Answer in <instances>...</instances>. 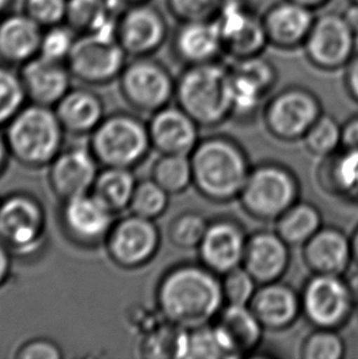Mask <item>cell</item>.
<instances>
[{
    "instance_id": "cell-32",
    "label": "cell",
    "mask_w": 358,
    "mask_h": 359,
    "mask_svg": "<svg viewBox=\"0 0 358 359\" xmlns=\"http://www.w3.org/2000/svg\"><path fill=\"white\" fill-rule=\"evenodd\" d=\"M136 183L133 170L105 167L97 175L91 193L118 215L129 210Z\"/></svg>"
},
{
    "instance_id": "cell-57",
    "label": "cell",
    "mask_w": 358,
    "mask_h": 359,
    "mask_svg": "<svg viewBox=\"0 0 358 359\" xmlns=\"http://www.w3.org/2000/svg\"><path fill=\"white\" fill-rule=\"evenodd\" d=\"M357 306H358V304H357Z\"/></svg>"
},
{
    "instance_id": "cell-34",
    "label": "cell",
    "mask_w": 358,
    "mask_h": 359,
    "mask_svg": "<svg viewBox=\"0 0 358 359\" xmlns=\"http://www.w3.org/2000/svg\"><path fill=\"white\" fill-rule=\"evenodd\" d=\"M152 180L170 195H179L193 185V170L188 155H161L152 167Z\"/></svg>"
},
{
    "instance_id": "cell-41",
    "label": "cell",
    "mask_w": 358,
    "mask_h": 359,
    "mask_svg": "<svg viewBox=\"0 0 358 359\" xmlns=\"http://www.w3.org/2000/svg\"><path fill=\"white\" fill-rule=\"evenodd\" d=\"M226 304L249 306L258 290V282L243 266L236 267L221 276Z\"/></svg>"
},
{
    "instance_id": "cell-9",
    "label": "cell",
    "mask_w": 358,
    "mask_h": 359,
    "mask_svg": "<svg viewBox=\"0 0 358 359\" xmlns=\"http://www.w3.org/2000/svg\"><path fill=\"white\" fill-rule=\"evenodd\" d=\"M126 55L117 37L81 34L75 39L65 64L80 83L103 86L119 79Z\"/></svg>"
},
{
    "instance_id": "cell-11",
    "label": "cell",
    "mask_w": 358,
    "mask_h": 359,
    "mask_svg": "<svg viewBox=\"0 0 358 359\" xmlns=\"http://www.w3.org/2000/svg\"><path fill=\"white\" fill-rule=\"evenodd\" d=\"M161 245L155 221L131 214L118 219L105 242L111 262L121 269L135 270L154 260Z\"/></svg>"
},
{
    "instance_id": "cell-48",
    "label": "cell",
    "mask_w": 358,
    "mask_h": 359,
    "mask_svg": "<svg viewBox=\"0 0 358 359\" xmlns=\"http://www.w3.org/2000/svg\"><path fill=\"white\" fill-rule=\"evenodd\" d=\"M346 67H347L346 78H345L346 88L350 96L358 102V54L352 57Z\"/></svg>"
},
{
    "instance_id": "cell-24",
    "label": "cell",
    "mask_w": 358,
    "mask_h": 359,
    "mask_svg": "<svg viewBox=\"0 0 358 359\" xmlns=\"http://www.w3.org/2000/svg\"><path fill=\"white\" fill-rule=\"evenodd\" d=\"M249 306L265 330H287L302 314L300 293L281 281L259 285Z\"/></svg>"
},
{
    "instance_id": "cell-13",
    "label": "cell",
    "mask_w": 358,
    "mask_h": 359,
    "mask_svg": "<svg viewBox=\"0 0 358 359\" xmlns=\"http://www.w3.org/2000/svg\"><path fill=\"white\" fill-rule=\"evenodd\" d=\"M59 216L67 238L81 248L106 242L116 222V214L92 193L62 201Z\"/></svg>"
},
{
    "instance_id": "cell-23",
    "label": "cell",
    "mask_w": 358,
    "mask_h": 359,
    "mask_svg": "<svg viewBox=\"0 0 358 359\" xmlns=\"http://www.w3.org/2000/svg\"><path fill=\"white\" fill-rule=\"evenodd\" d=\"M302 248L305 265L313 273L344 276L354 262L351 237L336 227H321Z\"/></svg>"
},
{
    "instance_id": "cell-47",
    "label": "cell",
    "mask_w": 358,
    "mask_h": 359,
    "mask_svg": "<svg viewBox=\"0 0 358 359\" xmlns=\"http://www.w3.org/2000/svg\"><path fill=\"white\" fill-rule=\"evenodd\" d=\"M341 149L358 151V116L350 118L343 126Z\"/></svg>"
},
{
    "instance_id": "cell-25",
    "label": "cell",
    "mask_w": 358,
    "mask_h": 359,
    "mask_svg": "<svg viewBox=\"0 0 358 359\" xmlns=\"http://www.w3.org/2000/svg\"><path fill=\"white\" fill-rule=\"evenodd\" d=\"M314 20L313 10L287 0L272 6L263 22L269 43L279 48L291 49L305 43Z\"/></svg>"
},
{
    "instance_id": "cell-39",
    "label": "cell",
    "mask_w": 358,
    "mask_h": 359,
    "mask_svg": "<svg viewBox=\"0 0 358 359\" xmlns=\"http://www.w3.org/2000/svg\"><path fill=\"white\" fill-rule=\"evenodd\" d=\"M26 100L27 96L20 75L0 65V128L9 124L26 106Z\"/></svg>"
},
{
    "instance_id": "cell-33",
    "label": "cell",
    "mask_w": 358,
    "mask_h": 359,
    "mask_svg": "<svg viewBox=\"0 0 358 359\" xmlns=\"http://www.w3.org/2000/svg\"><path fill=\"white\" fill-rule=\"evenodd\" d=\"M188 329L162 321L146 334L141 345V355L151 358H187Z\"/></svg>"
},
{
    "instance_id": "cell-31",
    "label": "cell",
    "mask_w": 358,
    "mask_h": 359,
    "mask_svg": "<svg viewBox=\"0 0 358 359\" xmlns=\"http://www.w3.org/2000/svg\"><path fill=\"white\" fill-rule=\"evenodd\" d=\"M319 209L298 200L275 221V231L290 247H303L321 227Z\"/></svg>"
},
{
    "instance_id": "cell-27",
    "label": "cell",
    "mask_w": 358,
    "mask_h": 359,
    "mask_svg": "<svg viewBox=\"0 0 358 359\" xmlns=\"http://www.w3.org/2000/svg\"><path fill=\"white\" fill-rule=\"evenodd\" d=\"M54 111L65 133L77 136L91 135L106 117L102 98L88 88H70Z\"/></svg>"
},
{
    "instance_id": "cell-17",
    "label": "cell",
    "mask_w": 358,
    "mask_h": 359,
    "mask_svg": "<svg viewBox=\"0 0 358 359\" xmlns=\"http://www.w3.org/2000/svg\"><path fill=\"white\" fill-rule=\"evenodd\" d=\"M247 241L246 231L236 219H213L197 248L200 262L223 276L242 266Z\"/></svg>"
},
{
    "instance_id": "cell-7",
    "label": "cell",
    "mask_w": 358,
    "mask_h": 359,
    "mask_svg": "<svg viewBox=\"0 0 358 359\" xmlns=\"http://www.w3.org/2000/svg\"><path fill=\"white\" fill-rule=\"evenodd\" d=\"M47 215L42 203L29 193H13L0 201V242L13 255L32 257L42 248Z\"/></svg>"
},
{
    "instance_id": "cell-21",
    "label": "cell",
    "mask_w": 358,
    "mask_h": 359,
    "mask_svg": "<svg viewBox=\"0 0 358 359\" xmlns=\"http://www.w3.org/2000/svg\"><path fill=\"white\" fill-rule=\"evenodd\" d=\"M290 262V245L276 231H258L248 236L242 266L258 285L281 281Z\"/></svg>"
},
{
    "instance_id": "cell-6",
    "label": "cell",
    "mask_w": 358,
    "mask_h": 359,
    "mask_svg": "<svg viewBox=\"0 0 358 359\" xmlns=\"http://www.w3.org/2000/svg\"><path fill=\"white\" fill-rule=\"evenodd\" d=\"M300 183L285 165L262 163L253 167L239 203L246 214L263 222H275L300 200Z\"/></svg>"
},
{
    "instance_id": "cell-40",
    "label": "cell",
    "mask_w": 358,
    "mask_h": 359,
    "mask_svg": "<svg viewBox=\"0 0 358 359\" xmlns=\"http://www.w3.org/2000/svg\"><path fill=\"white\" fill-rule=\"evenodd\" d=\"M346 352L343 337L338 330L331 329H315L305 339L300 357L303 359H341Z\"/></svg>"
},
{
    "instance_id": "cell-22",
    "label": "cell",
    "mask_w": 358,
    "mask_h": 359,
    "mask_svg": "<svg viewBox=\"0 0 358 359\" xmlns=\"http://www.w3.org/2000/svg\"><path fill=\"white\" fill-rule=\"evenodd\" d=\"M20 78L29 102L54 108L69 93L73 76L68 65L37 55L22 65Z\"/></svg>"
},
{
    "instance_id": "cell-30",
    "label": "cell",
    "mask_w": 358,
    "mask_h": 359,
    "mask_svg": "<svg viewBox=\"0 0 358 359\" xmlns=\"http://www.w3.org/2000/svg\"><path fill=\"white\" fill-rule=\"evenodd\" d=\"M324 160L320 185L330 194L358 201V151L340 149Z\"/></svg>"
},
{
    "instance_id": "cell-14",
    "label": "cell",
    "mask_w": 358,
    "mask_h": 359,
    "mask_svg": "<svg viewBox=\"0 0 358 359\" xmlns=\"http://www.w3.org/2000/svg\"><path fill=\"white\" fill-rule=\"evenodd\" d=\"M356 34L343 15L329 13L314 20L305 39L310 63L323 70H336L350 63L354 53Z\"/></svg>"
},
{
    "instance_id": "cell-12",
    "label": "cell",
    "mask_w": 358,
    "mask_h": 359,
    "mask_svg": "<svg viewBox=\"0 0 358 359\" xmlns=\"http://www.w3.org/2000/svg\"><path fill=\"white\" fill-rule=\"evenodd\" d=\"M321 114V104L314 93L305 88H287L267 103L264 121L271 135L292 142L303 140Z\"/></svg>"
},
{
    "instance_id": "cell-44",
    "label": "cell",
    "mask_w": 358,
    "mask_h": 359,
    "mask_svg": "<svg viewBox=\"0 0 358 359\" xmlns=\"http://www.w3.org/2000/svg\"><path fill=\"white\" fill-rule=\"evenodd\" d=\"M225 358L211 324L189 330L188 350L185 359Z\"/></svg>"
},
{
    "instance_id": "cell-8",
    "label": "cell",
    "mask_w": 358,
    "mask_h": 359,
    "mask_svg": "<svg viewBox=\"0 0 358 359\" xmlns=\"http://www.w3.org/2000/svg\"><path fill=\"white\" fill-rule=\"evenodd\" d=\"M300 296L302 316L315 329L339 330L349 323L356 306L344 276L313 273Z\"/></svg>"
},
{
    "instance_id": "cell-15",
    "label": "cell",
    "mask_w": 358,
    "mask_h": 359,
    "mask_svg": "<svg viewBox=\"0 0 358 359\" xmlns=\"http://www.w3.org/2000/svg\"><path fill=\"white\" fill-rule=\"evenodd\" d=\"M215 20L223 36V52L237 60L258 57L270 44L263 19L238 0H225Z\"/></svg>"
},
{
    "instance_id": "cell-16",
    "label": "cell",
    "mask_w": 358,
    "mask_h": 359,
    "mask_svg": "<svg viewBox=\"0 0 358 359\" xmlns=\"http://www.w3.org/2000/svg\"><path fill=\"white\" fill-rule=\"evenodd\" d=\"M98 161L90 146L63 149L48 165V184L60 201L91 193L96 182Z\"/></svg>"
},
{
    "instance_id": "cell-18",
    "label": "cell",
    "mask_w": 358,
    "mask_h": 359,
    "mask_svg": "<svg viewBox=\"0 0 358 359\" xmlns=\"http://www.w3.org/2000/svg\"><path fill=\"white\" fill-rule=\"evenodd\" d=\"M167 37L164 16L146 4L126 8L117 24V39L128 55L146 58L162 47Z\"/></svg>"
},
{
    "instance_id": "cell-5",
    "label": "cell",
    "mask_w": 358,
    "mask_h": 359,
    "mask_svg": "<svg viewBox=\"0 0 358 359\" xmlns=\"http://www.w3.org/2000/svg\"><path fill=\"white\" fill-rule=\"evenodd\" d=\"M90 137V149L100 165L133 170L150 154L149 126L131 113L105 117Z\"/></svg>"
},
{
    "instance_id": "cell-43",
    "label": "cell",
    "mask_w": 358,
    "mask_h": 359,
    "mask_svg": "<svg viewBox=\"0 0 358 359\" xmlns=\"http://www.w3.org/2000/svg\"><path fill=\"white\" fill-rule=\"evenodd\" d=\"M73 34L74 31L69 26L57 25L49 27L42 36L39 55L53 62L67 63L75 43Z\"/></svg>"
},
{
    "instance_id": "cell-10",
    "label": "cell",
    "mask_w": 358,
    "mask_h": 359,
    "mask_svg": "<svg viewBox=\"0 0 358 359\" xmlns=\"http://www.w3.org/2000/svg\"><path fill=\"white\" fill-rule=\"evenodd\" d=\"M119 90L135 112L154 114L170 104L175 83L162 64L146 57L126 64L119 76Z\"/></svg>"
},
{
    "instance_id": "cell-4",
    "label": "cell",
    "mask_w": 358,
    "mask_h": 359,
    "mask_svg": "<svg viewBox=\"0 0 358 359\" xmlns=\"http://www.w3.org/2000/svg\"><path fill=\"white\" fill-rule=\"evenodd\" d=\"M65 134L54 108L29 103L5 126L4 136L18 163L39 170L48 167L63 150Z\"/></svg>"
},
{
    "instance_id": "cell-50",
    "label": "cell",
    "mask_w": 358,
    "mask_h": 359,
    "mask_svg": "<svg viewBox=\"0 0 358 359\" xmlns=\"http://www.w3.org/2000/svg\"><path fill=\"white\" fill-rule=\"evenodd\" d=\"M345 21L347 22L350 29L354 31V34L358 36V3H352L347 9L345 10Z\"/></svg>"
},
{
    "instance_id": "cell-36",
    "label": "cell",
    "mask_w": 358,
    "mask_h": 359,
    "mask_svg": "<svg viewBox=\"0 0 358 359\" xmlns=\"http://www.w3.org/2000/svg\"><path fill=\"white\" fill-rule=\"evenodd\" d=\"M303 141L312 155L323 158L329 157L343 146V126L334 117L323 113L310 126Z\"/></svg>"
},
{
    "instance_id": "cell-42",
    "label": "cell",
    "mask_w": 358,
    "mask_h": 359,
    "mask_svg": "<svg viewBox=\"0 0 358 359\" xmlns=\"http://www.w3.org/2000/svg\"><path fill=\"white\" fill-rule=\"evenodd\" d=\"M223 3L225 0H167L171 13L182 22L215 20Z\"/></svg>"
},
{
    "instance_id": "cell-29",
    "label": "cell",
    "mask_w": 358,
    "mask_h": 359,
    "mask_svg": "<svg viewBox=\"0 0 358 359\" xmlns=\"http://www.w3.org/2000/svg\"><path fill=\"white\" fill-rule=\"evenodd\" d=\"M114 13L108 0H68L65 22L80 34L117 37Z\"/></svg>"
},
{
    "instance_id": "cell-54",
    "label": "cell",
    "mask_w": 358,
    "mask_h": 359,
    "mask_svg": "<svg viewBox=\"0 0 358 359\" xmlns=\"http://www.w3.org/2000/svg\"><path fill=\"white\" fill-rule=\"evenodd\" d=\"M351 244H352V257H354V262L358 266V226L354 229V233L351 236Z\"/></svg>"
},
{
    "instance_id": "cell-49",
    "label": "cell",
    "mask_w": 358,
    "mask_h": 359,
    "mask_svg": "<svg viewBox=\"0 0 358 359\" xmlns=\"http://www.w3.org/2000/svg\"><path fill=\"white\" fill-rule=\"evenodd\" d=\"M13 269V252L0 242V288L9 281Z\"/></svg>"
},
{
    "instance_id": "cell-55",
    "label": "cell",
    "mask_w": 358,
    "mask_h": 359,
    "mask_svg": "<svg viewBox=\"0 0 358 359\" xmlns=\"http://www.w3.org/2000/svg\"><path fill=\"white\" fill-rule=\"evenodd\" d=\"M10 0H0V14H1V11L9 5Z\"/></svg>"
},
{
    "instance_id": "cell-56",
    "label": "cell",
    "mask_w": 358,
    "mask_h": 359,
    "mask_svg": "<svg viewBox=\"0 0 358 359\" xmlns=\"http://www.w3.org/2000/svg\"><path fill=\"white\" fill-rule=\"evenodd\" d=\"M352 1H354V3H358V0H352Z\"/></svg>"
},
{
    "instance_id": "cell-53",
    "label": "cell",
    "mask_w": 358,
    "mask_h": 359,
    "mask_svg": "<svg viewBox=\"0 0 358 359\" xmlns=\"http://www.w3.org/2000/svg\"><path fill=\"white\" fill-rule=\"evenodd\" d=\"M291 1H295L297 4L302 5L305 8L313 10L319 9L321 6H324L326 3H329V0H291Z\"/></svg>"
},
{
    "instance_id": "cell-45",
    "label": "cell",
    "mask_w": 358,
    "mask_h": 359,
    "mask_svg": "<svg viewBox=\"0 0 358 359\" xmlns=\"http://www.w3.org/2000/svg\"><path fill=\"white\" fill-rule=\"evenodd\" d=\"M67 8L68 0H25V14L47 29L65 21Z\"/></svg>"
},
{
    "instance_id": "cell-51",
    "label": "cell",
    "mask_w": 358,
    "mask_h": 359,
    "mask_svg": "<svg viewBox=\"0 0 358 359\" xmlns=\"http://www.w3.org/2000/svg\"><path fill=\"white\" fill-rule=\"evenodd\" d=\"M9 156V150H8V145H6V141H5V136L0 134V175L4 173Z\"/></svg>"
},
{
    "instance_id": "cell-19",
    "label": "cell",
    "mask_w": 358,
    "mask_h": 359,
    "mask_svg": "<svg viewBox=\"0 0 358 359\" xmlns=\"http://www.w3.org/2000/svg\"><path fill=\"white\" fill-rule=\"evenodd\" d=\"M211 325L225 358L252 355L260 345L265 330L249 306L225 304Z\"/></svg>"
},
{
    "instance_id": "cell-52",
    "label": "cell",
    "mask_w": 358,
    "mask_h": 359,
    "mask_svg": "<svg viewBox=\"0 0 358 359\" xmlns=\"http://www.w3.org/2000/svg\"><path fill=\"white\" fill-rule=\"evenodd\" d=\"M114 9H121V6L131 8L134 5L146 4L149 0H108Z\"/></svg>"
},
{
    "instance_id": "cell-37",
    "label": "cell",
    "mask_w": 358,
    "mask_h": 359,
    "mask_svg": "<svg viewBox=\"0 0 358 359\" xmlns=\"http://www.w3.org/2000/svg\"><path fill=\"white\" fill-rule=\"evenodd\" d=\"M170 205V194L155 180H142L136 183L129 211L144 219H155L165 214Z\"/></svg>"
},
{
    "instance_id": "cell-2",
    "label": "cell",
    "mask_w": 358,
    "mask_h": 359,
    "mask_svg": "<svg viewBox=\"0 0 358 359\" xmlns=\"http://www.w3.org/2000/svg\"><path fill=\"white\" fill-rule=\"evenodd\" d=\"M189 157L193 187L199 194L215 204L238 200L253 167L237 141L228 136H208L200 139Z\"/></svg>"
},
{
    "instance_id": "cell-1",
    "label": "cell",
    "mask_w": 358,
    "mask_h": 359,
    "mask_svg": "<svg viewBox=\"0 0 358 359\" xmlns=\"http://www.w3.org/2000/svg\"><path fill=\"white\" fill-rule=\"evenodd\" d=\"M156 304L162 319L184 329L211 324L225 306L221 276L199 264H179L161 277Z\"/></svg>"
},
{
    "instance_id": "cell-3",
    "label": "cell",
    "mask_w": 358,
    "mask_h": 359,
    "mask_svg": "<svg viewBox=\"0 0 358 359\" xmlns=\"http://www.w3.org/2000/svg\"><path fill=\"white\" fill-rule=\"evenodd\" d=\"M175 100L201 128H216L232 118L231 74L216 62L194 64L175 83Z\"/></svg>"
},
{
    "instance_id": "cell-28",
    "label": "cell",
    "mask_w": 358,
    "mask_h": 359,
    "mask_svg": "<svg viewBox=\"0 0 358 359\" xmlns=\"http://www.w3.org/2000/svg\"><path fill=\"white\" fill-rule=\"evenodd\" d=\"M175 49L179 57L190 65L215 62L218 54L223 52L218 21L183 22L175 37Z\"/></svg>"
},
{
    "instance_id": "cell-20",
    "label": "cell",
    "mask_w": 358,
    "mask_h": 359,
    "mask_svg": "<svg viewBox=\"0 0 358 359\" xmlns=\"http://www.w3.org/2000/svg\"><path fill=\"white\" fill-rule=\"evenodd\" d=\"M149 126L151 145L160 155H190L200 141L198 123L179 106L154 113Z\"/></svg>"
},
{
    "instance_id": "cell-46",
    "label": "cell",
    "mask_w": 358,
    "mask_h": 359,
    "mask_svg": "<svg viewBox=\"0 0 358 359\" xmlns=\"http://www.w3.org/2000/svg\"><path fill=\"white\" fill-rule=\"evenodd\" d=\"M64 353L57 342L46 337H34L20 346L15 358L18 359H60Z\"/></svg>"
},
{
    "instance_id": "cell-35",
    "label": "cell",
    "mask_w": 358,
    "mask_h": 359,
    "mask_svg": "<svg viewBox=\"0 0 358 359\" xmlns=\"http://www.w3.org/2000/svg\"><path fill=\"white\" fill-rule=\"evenodd\" d=\"M231 74V97H232V118H251L257 112L263 98L269 91L237 69H230Z\"/></svg>"
},
{
    "instance_id": "cell-38",
    "label": "cell",
    "mask_w": 358,
    "mask_h": 359,
    "mask_svg": "<svg viewBox=\"0 0 358 359\" xmlns=\"http://www.w3.org/2000/svg\"><path fill=\"white\" fill-rule=\"evenodd\" d=\"M208 221L197 211H184L177 215L168 226V238L180 249L198 248L208 229Z\"/></svg>"
},
{
    "instance_id": "cell-26",
    "label": "cell",
    "mask_w": 358,
    "mask_h": 359,
    "mask_svg": "<svg viewBox=\"0 0 358 359\" xmlns=\"http://www.w3.org/2000/svg\"><path fill=\"white\" fill-rule=\"evenodd\" d=\"M42 36V27L29 15L6 16L0 21V59L24 65L39 55Z\"/></svg>"
}]
</instances>
